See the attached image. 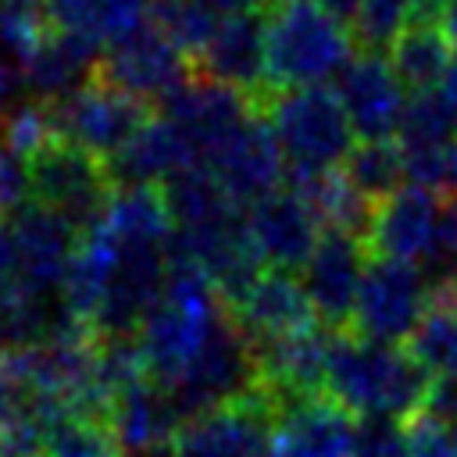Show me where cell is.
Masks as SVG:
<instances>
[{"label": "cell", "mask_w": 457, "mask_h": 457, "mask_svg": "<svg viewBox=\"0 0 457 457\" xmlns=\"http://www.w3.org/2000/svg\"><path fill=\"white\" fill-rule=\"evenodd\" d=\"M54 104V121H57V136L111 161L154 114H150V100H139L104 79H89L86 86H79L75 93L50 100Z\"/></svg>", "instance_id": "obj_5"}, {"label": "cell", "mask_w": 457, "mask_h": 457, "mask_svg": "<svg viewBox=\"0 0 457 457\" xmlns=\"http://www.w3.org/2000/svg\"><path fill=\"white\" fill-rule=\"evenodd\" d=\"M207 168L218 175V182L239 207H250L253 200L275 193L286 182V154L264 114H257L243 132H236L207 161Z\"/></svg>", "instance_id": "obj_16"}, {"label": "cell", "mask_w": 457, "mask_h": 457, "mask_svg": "<svg viewBox=\"0 0 457 457\" xmlns=\"http://www.w3.org/2000/svg\"><path fill=\"white\" fill-rule=\"evenodd\" d=\"M21 293L18 286V253H14V232L0 221V300Z\"/></svg>", "instance_id": "obj_36"}, {"label": "cell", "mask_w": 457, "mask_h": 457, "mask_svg": "<svg viewBox=\"0 0 457 457\" xmlns=\"http://www.w3.org/2000/svg\"><path fill=\"white\" fill-rule=\"evenodd\" d=\"M368 257H371L368 239L350 236V232H332V228L321 232L318 246L311 250L307 264L300 268V282H303L321 325H328V328L353 325L357 293H361Z\"/></svg>", "instance_id": "obj_9"}, {"label": "cell", "mask_w": 457, "mask_h": 457, "mask_svg": "<svg viewBox=\"0 0 457 457\" xmlns=\"http://www.w3.org/2000/svg\"><path fill=\"white\" fill-rule=\"evenodd\" d=\"M243 214H246V232L268 268H289V271L303 268L321 239V221L314 218L307 200L289 186L253 200L250 207H243Z\"/></svg>", "instance_id": "obj_15"}, {"label": "cell", "mask_w": 457, "mask_h": 457, "mask_svg": "<svg viewBox=\"0 0 457 457\" xmlns=\"http://www.w3.org/2000/svg\"><path fill=\"white\" fill-rule=\"evenodd\" d=\"M403 82L396 79L389 57L375 50L353 54V61L336 75V93L350 114L361 139H393L407 107Z\"/></svg>", "instance_id": "obj_13"}, {"label": "cell", "mask_w": 457, "mask_h": 457, "mask_svg": "<svg viewBox=\"0 0 457 457\" xmlns=\"http://www.w3.org/2000/svg\"><path fill=\"white\" fill-rule=\"evenodd\" d=\"M43 4L54 29L79 32L100 46H111L150 21V0H43Z\"/></svg>", "instance_id": "obj_23"}, {"label": "cell", "mask_w": 457, "mask_h": 457, "mask_svg": "<svg viewBox=\"0 0 457 457\" xmlns=\"http://www.w3.org/2000/svg\"><path fill=\"white\" fill-rule=\"evenodd\" d=\"M18 86H25L21 82V71L14 64H7V57H0V107L18 93Z\"/></svg>", "instance_id": "obj_37"}, {"label": "cell", "mask_w": 457, "mask_h": 457, "mask_svg": "<svg viewBox=\"0 0 457 457\" xmlns=\"http://www.w3.org/2000/svg\"><path fill=\"white\" fill-rule=\"evenodd\" d=\"M396 79L418 93L428 89L436 82H443L457 64H453V43L446 39V32L439 25H407L393 46L386 50Z\"/></svg>", "instance_id": "obj_24"}, {"label": "cell", "mask_w": 457, "mask_h": 457, "mask_svg": "<svg viewBox=\"0 0 457 457\" xmlns=\"http://www.w3.org/2000/svg\"><path fill=\"white\" fill-rule=\"evenodd\" d=\"M0 214H4V211H0Z\"/></svg>", "instance_id": "obj_44"}, {"label": "cell", "mask_w": 457, "mask_h": 457, "mask_svg": "<svg viewBox=\"0 0 457 457\" xmlns=\"http://www.w3.org/2000/svg\"><path fill=\"white\" fill-rule=\"evenodd\" d=\"M282 154L286 168L325 171L339 168L353 150V125L336 93V86H293L271 89L261 104Z\"/></svg>", "instance_id": "obj_3"}, {"label": "cell", "mask_w": 457, "mask_h": 457, "mask_svg": "<svg viewBox=\"0 0 457 457\" xmlns=\"http://www.w3.org/2000/svg\"><path fill=\"white\" fill-rule=\"evenodd\" d=\"M11 232H14L21 293L50 296L54 289H61L82 232L64 214L50 211V207H43L36 200H29L25 207L14 211Z\"/></svg>", "instance_id": "obj_11"}, {"label": "cell", "mask_w": 457, "mask_h": 457, "mask_svg": "<svg viewBox=\"0 0 457 457\" xmlns=\"http://www.w3.org/2000/svg\"><path fill=\"white\" fill-rule=\"evenodd\" d=\"M182 421L186 418L171 400V393L150 375L129 382L107 407V425L114 428L129 457H150L157 450H171Z\"/></svg>", "instance_id": "obj_18"}, {"label": "cell", "mask_w": 457, "mask_h": 457, "mask_svg": "<svg viewBox=\"0 0 457 457\" xmlns=\"http://www.w3.org/2000/svg\"><path fill=\"white\" fill-rule=\"evenodd\" d=\"M32 200V175H29V157L0 143V211H18Z\"/></svg>", "instance_id": "obj_34"}, {"label": "cell", "mask_w": 457, "mask_h": 457, "mask_svg": "<svg viewBox=\"0 0 457 457\" xmlns=\"http://www.w3.org/2000/svg\"><path fill=\"white\" fill-rule=\"evenodd\" d=\"M439 29L446 32V39H450V43H453V50H457V0H443Z\"/></svg>", "instance_id": "obj_39"}, {"label": "cell", "mask_w": 457, "mask_h": 457, "mask_svg": "<svg viewBox=\"0 0 457 457\" xmlns=\"http://www.w3.org/2000/svg\"><path fill=\"white\" fill-rule=\"evenodd\" d=\"M271 425L275 414L253 382L246 396L186 418L171 450L175 457H257L275 439Z\"/></svg>", "instance_id": "obj_8"}, {"label": "cell", "mask_w": 457, "mask_h": 457, "mask_svg": "<svg viewBox=\"0 0 457 457\" xmlns=\"http://www.w3.org/2000/svg\"><path fill=\"white\" fill-rule=\"evenodd\" d=\"M268 4H271V7H275V4H289V0H268Z\"/></svg>", "instance_id": "obj_43"}, {"label": "cell", "mask_w": 457, "mask_h": 457, "mask_svg": "<svg viewBox=\"0 0 457 457\" xmlns=\"http://www.w3.org/2000/svg\"><path fill=\"white\" fill-rule=\"evenodd\" d=\"M161 114L171 118L186 139L193 143L196 157L207 164L236 132H243L257 114V100L246 96L236 86H225L204 71L186 75L171 93H164L161 100Z\"/></svg>", "instance_id": "obj_7"}, {"label": "cell", "mask_w": 457, "mask_h": 457, "mask_svg": "<svg viewBox=\"0 0 457 457\" xmlns=\"http://www.w3.org/2000/svg\"><path fill=\"white\" fill-rule=\"evenodd\" d=\"M353 457H411L407 421H400V418H361Z\"/></svg>", "instance_id": "obj_33"}, {"label": "cell", "mask_w": 457, "mask_h": 457, "mask_svg": "<svg viewBox=\"0 0 457 457\" xmlns=\"http://www.w3.org/2000/svg\"><path fill=\"white\" fill-rule=\"evenodd\" d=\"M407 436H411V457H457V436L425 414L407 418Z\"/></svg>", "instance_id": "obj_35"}, {"label": "cell", "mask_w": 457, "mask_h": 457, "mask_svg": "<svg viewBox=\"0 0 457 457\" xmlns=\"http://www.w3.org/2000/svg\"><path fill=\"white\" fill-rule=\"evenodd\" d=\"M339 168L375 204L382 196H389L393 189H400V182H407L403 146L393 143V139H361V143H353V150L346 154V161Z\"/></svg>", "instance_id": "obj_26"}, {"label": "cell", "mask_w": 457, "mask_h": 457, "mask_svg": "<svg viewBox=\"0 0 457 457\" xmlns=\"http://www.w3.org/2000/svg\"><path fill=\"white\" fill-rule=\"evenodd\" d=\"M0 132H4V143L11 150H18L21 157H36L39 150H46L57 136V121H54V104L50 100H21L4 121H0Z\"/></svg>", "instance_id": "obj_31"}, {"label": "cell", "mask_w": 457, "mask_h": 457, "mask_svg": "<svg viewBox=\"0 0 457 457\" xmlns=\"http://www.w3.org/2000/svg\"><path fill=\"white\" fill-rule=\"evenodd\" d=\"M150 21L196 64L221 18L204 0H150Z\"/></svg>", "instance_id": "obj_27"}, {"label": "cell", "mask_w": 457, "mask_h": 457, "mask_svg": "<svg viewBox=\"0 0 457 457\" xmlns=\"http://www.w3.org/2000/svg\"><path fill=\"white\" fill-rule=\"evenodd\" d=\"M228 314L253 346L282 339L318 321L300 275L289 268H264L246 286V293L228 303Z\"/></svg>", "instance_id": "obj_14"}, {"label": "cell", "mask_w": 457, "mask_h": 457, "mask_svg": "<svg viewBox=\"0 0 457 457\" xmlns=\"http://www.w3.org/2000/svg\"><path fill=\"white\" fill-rule=\"evenodd\" d=\"M150 457H175V450H157V453H150Z\"/></svg>", "instance_id": "obj_42"}, {"label": "cell", "mask_w": 457, "mask_h": 457, "mask_svg": "<svg viewBox=\"0 0 457 457\" xmlns=\"http://www.w3.org/2000/svg\"><path fill=\"white\" fill-rule=\"evenodd\" d=\"M193 68L225 82V86L243 89L261 107L264 96L271 93V82H268V14L261 7L243 11V14H225L218 21L207 50L200 54V61Z\"/></svg>", "instance_id": "obj_12"}, {"label": "cell", "mask_w": 457, "mask_h": 457, "mask_svg": "<svg viewBox=\"0 0 457 457\" xmlns=\"http://www.w3.org/2000/svg\"><path fill=\"white\" fill-rule=\"evenodd\" d=\"M29 175L32 200L64 214L79 232H86L104 214L111 193L118 189L107 161L68 139H54L46 150L29 157Z\"/></svg>", "instance_id": "obj_4"}, {"label": "cell", "mask_w": 457, "mask_h": 457, "mask_svg": "<svg viewBox=\"0 0 457 457\" xmlns=\"http://www.w3.org/2000/svg\"><path fill=\"white\" fill-rule=\"evenodd\" d=\"M357 421L328 393H314L286 403L275 414L271 436L289 457H353Z\"/></svg>", "instance_id": "obj_17"}, {"label": "cell", "mask_w": 457, "mask_h": 457, "mask_svg": "<svg viewBox=\"0 0 457 457\" xmlns=\"http://www.w3.org/2000/svg\"><path fill=\"white\" fill-rule=\"evenodd\" d=\"M403 175L407 186H418L439 200L457 196V139L403 146Z\"/></svg>", "instance_id": "obj_29"}, {"label": "cell", "mask_w": 457, "mask_h": 457, "mask_svg": "<svg viewBox=\"0 0 457 457\" xmlns=\"http://www.w3.org/2000/svg\"><path fill=\"white\" fill-rule=\"evenodd\" d=\"M189 64L193 61L154 21H146L143 29L104 46V57L96 64V79L154 104L189 75Z\"/></svg>", "instance_id": "obj_10"}, {"label": "cell", "mask_w": 457, "mask_h": 457, "mask_svg": "<svg viewBox=\"0 0 457 457\" xmlns=\"http://www.w3.org/2000/svg\"><path fill=\"white\" fill-rule=\"evenodd\" d=\"M50 29L43 0H0V54L7 61L21 64Z\"/></svg>", "instance_id": "obj_30"}, {"label": "cell", "mask_w": 457, "mask_h": 457, "mask_svg": "<svg viewBox=\"0 0 457 457\" xmlns=\"http://www.w3.org/2000/svg\"><path fill=\"white\" fill-rule=\"evenodd\" d=\"M318 4H321V7H328V11L336 14V18H346V21H350L361 0H318Z\"/></svg>", "instance_id": "obj_40"}, {"label": "cell", "mask_w": 457, "mask_h": 457, "mask_svg": "<svg viewBox=\"0 0 457 457\" xmlns=\"http://www.w3.org/2000/svg\"><path fill=\"white\" fill-rule=\"evenodd\" d=\"M439 196L400 186L389 196L375 204L371 228H368V250L378 257H400V261H428L436 221H439Z\"/></svg>", "instance_id": "obj_19"}, {"label": "cell", "mask_w": 457, "mask_h": 457, "mask_svg": "<svg viewBox=\"0 0 457 457\" xmlns=\"http://www.w3.org/2000/svg\"><path fill=\"white\" fill-rule=\"evenodd\" d=\"M432 371L414 361L407 346L336 328L325 371V393L357 418H400L418 414Z\"/></svg>", "instance_id": "obj_1"}, {"label": "cell", "mask_w": 457, "mask_h": 457, "mask_svg": "<svg viewBox=\"0 0 457 457\" xmlns=\"http://www.w3.org/2000/svg\"><path fill=\"white\" fill-rule=\"evenodd\" d=\"M46 457H129L107 418L64 414L46 428Z\"/></svg>", "instance_id": "obj_28"}, {"label": "cell", "mask_w": 457, "mask_h": 457, "mask_svg": "<svg viewBox=\"0 0 457 457\" xmlns=\"http://www.w3.org/2000/svg\"><path fill=\"white\" fill-rule=\"evenodd\" d=\"M257 457H289V453H286V450H282V446H278V443L271 439V443H268V446H264V450H261Z\"/></svg>", "instance_id": "obj_41"}, {"label": "cell", "mask_w": 457, "mask_h": 457, "mask_svg": "<svg viewBox=\"0 0 457 457\" xmlns=\"http://www.w3.org/2000/svg\"><path fill=\"white\" fill-rule=\"evenodd\" d=\"M428 293H432V286L425 282V275L414 261L371 253L364 278H361L357 311H353L350 328L357 336L400 346L418 328V321L428 307Z\"/></svg>", "instance_id": "obj_6"}, {"label": "cell", "mask_w": 457, "mask_h": 457, "mask_svg": "<svg viewBox=\"0 0 457 457\" xmlns=\"http://www.w3.org/2000/svg\"><path fill=\"white\" fill-rule=\"evenodd\" d=\"M204 4L218 14H243V11H257L264 0H204Z\"/></svg>", "instance_id": "obj_38"}, {"label": "cell", "mask_w": 457, "mask_h": 457, "mask_svg": "<svg viewBox=\"0 0 457 457\" xmlns=\"http://www.w3.org/2000/svg\"><path fill=\"white\" fill-rule=\"evenodd\" d=\"M161 196L179 232H204V228L236 221L243 214V207L225 193V186L204 161L186 164L175 175H168L161 182Z\"/></svg>", "instance_id": "obj_22"}, {"label": "cell", "mask_w": 457, "mask_h": 457, "mask_svg": "<svg viewBox=\"0 0 457 457\" xmlns=\"http://www.w3.org/2000/svg\"><path fill=\"white\" fill-rule=\"evenodd\" d=\"M104 57V46L79 36V32H64V29H50L36 50L18 64L25 89H32V96L39 100H61L68 93H75L79 86H86L96 75V64Z\"/></svg>", "instance_id": "obj_20"}, {"label": "cell", "mask_w": 457, "mask_h": 457, "mask_svg": "<svg viewBox=\"0 0 457 457\" xmlns=\"http://www.w3.org/2000/svg\"><path fill=\"white\" fill-rule=\"evenodd\" d=\"M196 150L171 118H150L111 161L114 186H161L186 164H196Z\"/></svg>", "instance_id": "obj_21"}, {"label": "cell", "mask_w": 457, "mask_h": 457, "mask_svg": "<svg viewBox=\"0 0 457 457\" xmlns=\"http://www.w3.org/2000/svg\"><path fill=\"white\" fill-rule=\"evenodd\" d=\"M411 4L414 0H361L350 29L361 50H389L393 39L411 25Z\"/></svg>", "instance_id": "obj_32"}, {"label": "cell", "mask_w": 457, "mask_h": 457, "mask_svg": "<svg viewBox=\"0 0 457 457\" xmlns=\"http://www.w3.org/2000/svg\"><path fill=\"white\" fill-rule=\"evenodd\" d=\"M443 139H457V68L443 82L407 96V107L396 129L400 146H425Z\"/></svg>", "instance_id": "obj_25"}, {"label": "cell", "mask_w": 457, "mask_h": 457, "mask_svg": "<svg viewBox=\"0 0 457 457\" xmlns=\"http://www.w3.org/2000/svg\"><path fill=\"white\" fill-rule=\"evenodd\" d=\"M353 29L318 0L275 4L268 14V82L271 89L321 86L353 61Z\"/></svg>", "instance_id": "obj_2"}]
</instances>
